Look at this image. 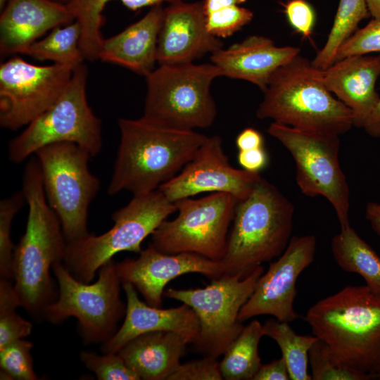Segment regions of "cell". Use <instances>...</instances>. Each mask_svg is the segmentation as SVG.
Returning a JSON list of instances; mask_svg holds the SVG:
<instances>
[{
  "label": "cell",
  "instance_id": "1",
  "mask_svg": "<svg viewBox=\"0 0 380 380\" xmlns=\"http://www.w3.org/2000/svg\"><path fill=\"white\" fill-rule=\"evenodd\" d=\"M118 123L120 140L107 188L110 196L122 191L140 196L158 189L180 172L207 137L142 116L120 118Z\"/></svg>",
  "mask_w": 380,
  "mask_h": 380
},
{
  "label": "cell",
  "instance_id": "2",
  "mask_svg": "<svg viewBox=\"0 0 380 380\" xmlns=\"http://www.w3.org/2000/svg\"><path fill=\"white\" fill-rule=\"evenodd\" d=\"M22 184L28 216L25 232L13 253V287L22 307L31 313H42L54 300L50 269L63 260L67 241L60 220L47 202L35 155L24 168Z\"/></svg>",
  "mask_w": 380,
  "mask_h": 380
},
{
  "label": "cell",
  "instance_id": "3",
  "mask_svg": "<svg viewBox=\"0 0 380 380\" xmlns=\"http://www.w3.org/2000/svg\"><path fill=\"white\" fill-rule=\"evenodd\" d=\"M305 319L341 365L380 379V297L366 285L347 286L319 300Z\"/></svg>",
  "mask_w": 380,
  "mask_h": 380
},
{
  "label": "cell",
  "instance_id": "4",
  "mask_svg": "<svg viewBox=\"0 0 380 380\" xmlns=\"http://www.w3.org/2000/svg\"><path fill=\"white\" fill-rule=\"evenodd\" d=\"M263 92L259 119L339 137L353 127L350 109L326 87L323 70L300 53L273 73Z\"/></svg>",
  "mask_w": 380,
  "mask_h": 380
},
{
  "label": "cell",
  "instance_id": "5",
  "mask_svg": "<svg viewBox=\"0 0 380 380\" xmlns=\"http://www.w3.org/2000/svg\"><path fill=\"white\" fill-rule=\"evenodd\" d=\"M293 215L292 203L261 177L251 193L236 204L220 260L223 274L243 279L279 256L291 239Z\"/></svg>",
  "mask_w": 380,
  "mask_h": 380
},
{
  "label": "cell",
  "instance_id": "6",
  "mask_svg": "<svg viewBox=\"0 0 380 380\" xmlns=\"http://www.w3.org/2000/svg\"><path fill=\"white\" fill-rule=\"evenodd\" d=\"M177 211L175 203L158 189L133 196L124 207L113 213V227L100 235L88 234L67 243L63 263L76 279L91 283L98 270L117 253H140L141 243Z\"/></svg>",
  "mask_w": 380,
  "mask_h": 380
},
{
  "label": "cell",
  "instance_id": "7",
  "mask_svg": "<svg viewBox=\"0 0 380 380\" xmlns=\"http://www.w3.org/2000/svg\"><path fill=\"white\" fill-rule=\"evenodd\" d=\"M220 76L212 63L159 65L145 77L147 89L142 117L179 129L210 127L217 115L210 86Z\"/></svg>",
  "mask_w": 380,
  "mask_h": 380
},
{
  "label": "cell",
  "instance_id": "8",
  "mask_svg": "<svg viewBox=\"0 0 380 380\" xmlns=\"http://www.w3.org/2000/svg\"><path fill=\"white\" fill-rule=\"evenodd\" d=\"M87 69L82 63L74 70L57 100L8 143L11 162L21 163L39 148L55 143L72 142L96 156L101 150V122L89 106Z\"/></svg>",
  "mask_w": 380,
  "mask_h": 380
},
{
  "label": "cell",
  "instance_id": "9",
  "mask_svg": "<svg viewBox=\"0 0 380 380\" xmlns=\"http://www.w3.org/2000/svg\"><path fill=\"white\" fill-rule=\"evenodd\" d=\"M61 262L52 267L58 284V298L42 313L54 324L70 317L77 318L85 344L106 342L117 331L126 312L115 262L110 260L104 264L99 269L97 281L92 284L76 279Z\"/></svg>",
  "mask_w": 380,
  "mask_h": 380
},
{
  "label": "cell",
  "instance_id": "10",
  "mask_svg": "<svg viewBox=\"0 0 380 380\" xmlns=\"http://www.w3.org/2000/svg\"><path fill=\"white\" fill-rule=\"evenodd\" d=\"M37 158L47 202L58 216L67 243L89 234L88 211L100 189V181L89 167L91 154L77 144L45 146Z\"/></svg>",
  "mask_w": 380,
  "mask_h": 380
},
{
  "label": "cell",
  "instance_id": "11",
  "mask_svg": "<svg viewBox=\"0 0 380 380\" xmlns=\"http://www.w3.org/2000/svg\"><path fill=\"white\" fill-rule=\"evenodd\" d=\"M264 272L260 265L243 279L222 274L204 288L168 289L163 296L189 305L199 321V332L192 345L203 356L218 358L244 326L239 312Z\"/></svg>",
  "mask_w": 380,
  "mask_h": 380
},
{
  "label": "cell",
  "instance_id": "12",
  "mask_svg": "<svg viewBox=\"0 0 380 380\" xmlns=\"http://www.w3.org/2000/svg\"><path fill=\"white\" fill-rule=\"evenodd\" d=\"M238 201L223 192L178 200L175 202L177 215L158 226L150 243L165 253H193L220 261Z\"/></svg>",
  "mask_w": 380,
  "mask_h": 380
},
{
  "label": "cell",
  "instance_id": "13",
  "mask_svg": "<svg viewBox=\"0 0 380 380\" xmlns=\"http://www.w3.org/2000/svg\"><path fill=\"white\" fill-rule=\"evenodd\" d=\"M267 132L292 156L301 192L327 198L334 208L341 229L350 226L349 186L338 160L340 137L301 131L276 122Z\"/></svg>",
  "mask_w": 380,
  "mask_h": 380
},
{
  "label": "cell",
  "instance_id": "14",
  "mask_svg": "<svg viewBox=\"0 0 380 380\" xmlns=\"http://www.w3.org/2000/svg\"><path fill=\"white\" fill-rule=\"evenodd\" d=\"M39 66L15 56L0 65V126L16 130L49 108L68 84L74 70Z\"/></svg>",
  "mask_w": 380,
  "mask_h": 380
},
{
  "label": "cell",
  "instance_id": "15",
  "mask_svg": "<svg viewBox=\"0 0 380 380\" xmlns=\"http://www.w3.org/2000/svg\"><path fill=\"white\" fill-rule=\"evenodd\" d=\"M317 239L314 235L295 236L266 272L258 279L255 289L241 308L238 319L243 322L260 315H272L291 322L299 316L293 308L299 275L315 260Z\"/></svg>",
  "mask_w": 380,
  "mask_h": 380
},
{
  "label": "cell",
  "instance_id": "16",
  "mask_svg": "<svg viewBox=\"0 0 380 380\" xmlns=\"http://www.w3.org/2000/svg\"><path fill=\"white\" fill-rule=\"evenodd\" d=\"M261 177L258 172L234 168L218 135L207 137L180 172L158 190L170 201L205 192H223L238 201L246 198Z\"/></svg>",
  "mask_w": 380,
  "mask_h": 380
},
{
  "label": "cell",
  "instance_id": "17",
  "mask_svg": "<svg viewBox=\"0 0 380 380\" xmlns=\"http://www.w3.org/2000/svg\"><path fill=\"white\" fill-rule=\"evenodd\" d=\"M139 254L115 263L116 272L121 284H132L153 307H162L165 286L178 277L198 273L213 280L223 274L220 261L193 253H165L149 243Z\"/></svg>",
  "mask_w": 380,
  "mask_h": 380
},
{
  "label": "cell",
  "instance_id": "18",
  "mask_svg": "<svg viewBox=\"0 0 380 380\" xmlns=\"http://www.w3.org/2000/svg\"><path fill=\"white\" fill-rule=\"evenodd\" d=\"M222 46L207 29L203 1H180L164 8L157 45L159 65L194 63Z\"/></svg>",
  "mask_w": 380,
  "mask_h": 380
},
{
  "label": "cell",
  "instance_id": "19",
  "mask_svg": "<svg viewBox=\"0 0 380 380\" xmlns=\"http://www.w3.org/2000/svg\"><path fill=\"white\" fill-rule=\"evenodd\" d=\"M127 303L124 322L114 335L103 343L104 353H117L127 342L143 334L172 331L184 337L192 344L199 332V321L189 305L167 309L153 307L141 301L130 283H122Z\"/></svg>",
  "mask_w": 380,
  "mask_h": 380
},
{
  "label": "cell",
  "instance_id": "20",
  "mask_svg": "<svg viewBox=\"0 0 380 380\" xmlns=\"http://www.w3.org/2000/svg\"><path fill=\"white\" fill-rule=\"evenodd\" d=\"M75 18L66 4L51 0H8L0 15V53H22L48 31Z\"/></svg>",
  "mask_w": 380,
  "mask_h": 380
},
{
  "label": "cell",
  "instance_id": "21",
  "mask_svg": "<svg viewBox=\"0 0 380 380\" xmlns=\"http://www.w3.org/2000/svg\"><path fill=\"white\" fill-rule=\"evenodd\" d=\"M379 77L380 55L348 56L323 70L326 87L350 109L357 128L364 127L379 101Z\"/></svg>",
  "mask_w": 380,
  "mask_h": 380
},
{
  "label": "cell",
  "instance_id": "22",
  "mask_svg": "<svg viewBox=\"0 0 380 380\" xmlns=\"http://www.w3.org/2000/svg\"><path fill=\"white\" fill-rule=\"evenodd\" d=\"M300 53L296 46H277L266 37L251 35L211 54L210 61L221 76L248 81L262 91L273 73Z\"/></svg>",
  "mask_w": 380,
  "mask_h": 380
},
{
  "label": "cell",
  "instance_id": "23",
  "mask_svg": "<svg viewBox=\"0 0 380 380\" xmlns=\"http://www.w3.org/2000/svg\"><path fill=\"white\" fill-rule=\"evenodd\" d=\"M164 8L151 7L138 21L118 34L103 39L98 59L125 67L146 77L157 63V45Z\"/></svg>",
  "mask_w": 380,
  "mask_h": 380
},
{
  "label": "cell",
  "instance_id": "24",
  "mask_svg": "<svg viewBox=\"0 0 380 380\" xmlns=\"http://www.w3.org/2000/svg\"><path fill=\"white\" fill-rule=\"evenodd\" d=\"M189 341L172 331L139 335L117 352L141 379L168 380L178 368Z\"/></svg>",
  "mask_w": 380,
  "mask_h": 380
},
{
  "label": "cell",
  "instance_id": "25",
  "mask_svg": "<svg viewBox=\"0 0 380 380\" xmlns=\"http://www.w3.org/2000/svg\"><path fill=\"white\" fill-rule=\"evenodd\" d=\"M331 248L342 270L360 274L366 286L380 297V257L351 226L341 229L332 238Z\"/></svg>",
  "mask_w": 380,
  "mask_h": 380
},
{
  "label": "cell",
  "instance_id": "26",
  "mask_svg": "<svg viewBox=\"0 0 380 380\" xmlns=\"http://www.w3.org/2000/svg\"><path fill=\"white\" fill-rule=\"evenodd\" d=\"M113 0H70L67 4L69 11L81 27L80 48L84 58L98 59L103 38L101 27L103 22L102 12L106 5ZM125 7L137 11L146 6L172 4L188 0H118Z\"/></svg>",
  "mask_w": 380,
  "mask_h": 380
},
{
  "label": "cell",
  "instance_id": "27",
  "mask_svg": "<svg viewBox=\"0 0 380 380\" xmlns=\"http://www.w3.org/2000/svg\"><path fill=\"white\" fill-rule=\"evenodd\" d=\"M263 336L262 324L258 320L244 326L220 362L223 379L253 380L262 365L258 346Z\"/></svg>",
  "mask_w": 380,
  "mask_h": 380
},
{
  "label": "cell",
  "instance_id": "28",
  "mask_svg": "<svg viewBox=\"0 0 380 380\" xmlns=\"http://www.w3.org/2000/svg\"><path fill=\"white\" fill-rule=\"evenodd\" d=\"M62 26V25H61ZM58 26L40 40L32 44L23 53L39 61L76 68L84 58L80 48L81 27L75 20Z\"/></svg>",
  "mask_w": 380,
  "mask_h": 380
},
{
  "label": "cell",
  "instance_id": "29",
  "mask_svg": "<svg viewBox=\"0 0 380 380\" xmlns=\"http://www.w3.org/2000/svg\"><path fill=\"white\" fill-rule=\"evenodd\" d=\"M264 336L273 339L279 346L291 380H311L308 372V353L317 338L297 334L289 324L276 318L262 324Z\"/></svg>",
  "mask_w": 380,
  "mask_h": 380
},
{
  "label": "cell",
  "instance_id": "30",
  "mask_svg": "<svg viewBox=\"0 0 380 380\" xmlns=\"http://www.w3.org/2000/svg\"><path fill=\"white\" fill-rule=\"evenodd\" d=\"M369 16L366 0H340L327 39L311 61L312 64L322 70L332 65L340 46L358 29L359 23Z\"/></svg>",
  "mask_w": 380,
  "mask_h": 380
},
{
  "label": "cell",
  "instance_id": "31",
  "mask_svg": "<svg viewBox=\"0 0 380 380\" xmlns=\"http://www.w3.org/2000/svg\"><path fill=\"white\" fill-rule=\"evenodd\" d=\"M308 362L313 380H371L365 374L341 365L334 358L328 346L319 338L308 353Z\"/></svg>",
  "mask_w": 380,
  "mask_h": 380
},
{
  "label": "cell",
  "instance_id": "32",
  "mask_svg": "<svg viewBox=\"0 0 380 380\" xmlns=\"http://www.w3.org/2000/svg\"><path fill=\"white\" fill-rule=\"evenodd\" d=\"M33 343L19 339L0 348L1 379L36 380L31 350Z\"/></svg>",
  "mask_w": 380,
  "mask_h": 380
},
{
  "label": "cell",
  "instance_id": "33",
  "mask_svg": "<svg viewBox=\"0 0 380 380\" xmlns=\"http://www.w3.org/2000/svg\"><path fill=\"white\" fill-rule=\"evenodd\" d=\"M23 191H16L0 201V276L11 280L15 246L11 239L12 221L23 206Z\"/></svg>",
  "mask_w": 380,
  "mask_h": 380
},
{
  "label": "cell",
  "instance_id": "34",
  "mask_svg": "<svg viewBox=\"0 0 380 380\" xmlns=\"http://www.w3.org/2000/svg\"><path fill=\"white\" fill-rule=\"evenodd\" d=\"M80 356L86 367L92 371L99 380L141 379L118 353L99 355L94 352L82 351Z\"/></svg>",
  "mask_w": 380,
  "mask_h": 380
},
{
  "label": "cell",
  "instance_id": "35",
  "mask_svg": "<svg viewBox=\"0 0 380 380\" xmlns=\"http://www.w3.org/2000/svg\"><path fill=\"white\" fill-rule=\"evenodd\" d=\"M205 18L209 32L218 38H226L248 24L253 13L240 5H234L206 14Z\"/></svg>",
  "mask_w": 380,
  "mask_h": 380
},
{
  "label": "cell",
  "instance_id": "36",
  "mask_svg": "<svg viewBox=\"0 0 380 380\" xmlns=\"http://www.w3.org/2000/svg\"><path fill=\"white\" fill-rule=\"evenodd\" d=\"M380 53V20L373 18L365 27L357 29L336 51L334 62L353 56Z\"/></svg>",
  "mask_w": 380,
  "mask_h": 380
},
{
  "label": "cell",
  "instance_id": "37",
  "mask_svg": "<svg viewBox=\"0 0 380 380\" xmlns=\"http://www.w3.org/2000/svg\"><path fill=\"white\" fill-rule=\"evenodd\" d=\"M223 379L217 358H203L180 364L168 380H222Z\"/></svg>",
  "mask_w": 380,
  "mask_h": 380
},
{
  "label": "cell",
  "instance_id": "38",
  "mask_svg": "<svg viewBox=\"0 0 380 380\" xmlns=\"http://www.w3.org/2000/svg\"><path fill=\"white\" fill-rule=\"evenodd\" d=\"M284 11L291 26L303 37L310 38L315 24V13L305 0H290Z\"/></svg>",
  "mask_w": 380,
  "mask_h": 380
},
{
  "label": "cell",
  "instance_id": "39",
  "mask_svg": "<svg viewBox=\"0 0 380 380\" xmlns=\"http://www.w3.org/2000/svg\"><path fill=\"white\" fill-rule=\"evenodd\" d=\"M32 329V323L19 315L15 310L1 311L0 348L29 336Z\"/></svg>",
  "mask_w": 380,
  "mask_h": 380
},
{
  "label": "cell",
  "instance_id": "40",
  "mask_svg": "<svg viewBox=\"0 0 380 380\" xmlns=\"http://www.w3.org/2000/svg\"><path fill=\"white\" fill-rule=\"evenodd\" d=\"M237 160L242 169L258 172L264 169L268 163V156L264 147L239 151Z\"/></svg>",
  "mask_w": 380,
  "mask_h": 380
},
{
  "label": "cell",
  "instance_id": "41",
  "mask_svg": "<svg viewBox=\"0 0 380 380\" xmlns=\"http://www.w3.org/2000/svg\"><path fill=\"white\" fill-rule=\"evenodd\" d=\"M289 369L284 359L281 357L272 362L262 365L253 380H289Z\"/></svg>",
  "mask_w": 380,
  "mask_h": 380
},
{
  "label": "cell",
  "instance_id": "42",
  "mask_svg": "<svg viewBox=\"0 0 380 380\" xmlns=\"http://www.w3.org/2000/svg\"><path fill=\"white\" fill-rule=\"evenodd\" d=\"M235 142L239 151L264 147V139L262 134L253 127L243 129L237 135Z\"/></svg>",
  "mask_w": 380,
  "mask_h": 380
},
{
  "label": "cell",
  "instance_id": "43",
  "mask_svg": "<svg viewBox=\"0 0 380 380\" xmlns=\"http://www.w3.org/2000/svg\"><path fill=\"white\" fill-rule=\"evenodd\" d=\"M363 129L371 137H380V96Z\"/></svg>",
  "mask_w": 380,
  "mask_h": 380
},
{
  "label": "cell",
  "instance_id": "44",
  "mask_svg": "<svg viewBox=\"0 0 380 380\" xmlns=\"http://www.w3.org/2000/svg\"><path fill=\"white\" fill-rule=\"evenodd\" d=\"M365 215L373 229L380 236V203H368L366 206Z\"/></svg>",
  "mask_w": 380,
  "mask_h": 380
},
{
  "label": "cell",
  "instance_id": "45",
  "mask_svg": "<svg viewBox=\"0 0 380 380\" xmlns=\"http://www.w3.org/2000/svg\"><path fill=\"white\" fill-rule=\"evenodd\" d=\"M202 1L203 10L206 15L224 7L240 5L246 2V0H203Z\"/></svg>",
  "mask_w": 380,
  "mask_h": 380
},
{
  "label": "cell",
  "instance_id": "46",
  "mask_svg": "<svg viewBox=\"0 0 380 380\" xmlns=\"http://www.w3.org/2000/svg\"><path fill=\"white\" fill-rule=\"evenodd\" d=\"M369 12L373 18L380 20V0H366Z\"/></svg>",
  "mask_w": 380,
  "mask_h": 380
},
{
  "label": "cell",
  "instance_id": "47",
  "mask_svg": "<svg viewBox=\"0 0 380 380\" xmlns=\"http://www.w3.org/2000/svg\"><path fill=\"white\" fill-rule=\"evenodd\" d=\"M8 0H0V10L1 11L4 9Z\"/></svg>",
  "mask_w": 380,
  "mask_h": 380
},
{
  "label": "cell",
  "instance_id": "48",
  "mask_svg": "<svg viewBox=\"0 0 380 380\" xmlns=\"http://www.w3.org/2000/svg\"><path fill=\"white\" fill-rule=\"evenodd\" d=\"M63 4H67L70 0H51Z\"/></svg>",
  "mask_w": 380,
  "mask_h": 380
}]
</instances>
